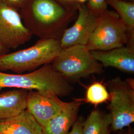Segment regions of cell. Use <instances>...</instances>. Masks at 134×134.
Returning a JSON list of instances; mask_svg holds the SVG:
<instances>
[{
	"label": "cell",
	"instance_id": "6da1fadb",
	"mask_svg": "<svg viewBox=\"0 0 134 134\" xmlns=\"http://www.w3.org/2000/svg\"><path fill=\"white\" fill-rule=\"evenodd\" d=\"M79 5L76 2L60 0H26L19 12L32 35L60 39L77 14Z\"/></svg>",
	"mask_w": 134,
	"mask_h": 134
},
{
	"label": "cell",
	"instance_id": "7a4b0ae2",
	"mask_svg": "<svg viewBox=\"0 0 134 134\" xmlns=\"http://www.w3.org/2000/svg\"><path fill=\"white\" fill-rule=\"evenodd\" d=\"M5 88L52 91L59 97L70 96L74 90L71 83L51 64L26 74H10L0 71V90Z\"/></svg>",
	"mask_w": 134,
	"mask_h": 134
},
{
	"label": "cell",
	"instance_id": "3957f363",
	"mask_svg": "<svg viewBox=\"0 0 134 134\" xmlns=\"http://www.w3.org/2000/svg\"><path fill=\"white\" fill-rule=\"evenodd\" d=\"M62 49L59 39H40L29 48L1 55L0 71H11L16 74L33 71L51 64Z\"/></svg>",
	"mask_w": 134,
	"mask_h": 134
},
{
	"label": "cell",
	"instance_id": "277c9868",
	"mask_svg": "<svg viewBox=\"0 0 134 134\" xmlns=\"http://www.w3.org/2000/svg\"><path fill=\"white\" fill-rule=\"evenodd\" d=\"M134 46V33L130 32L118 14L106 10L98 22L86 46L90 51H106L124 46Z\"/></svg>",
	"mask_w": 134,
	"mask_h": 134
},
{
	"label": "cell",
	"instance_id": "5b68a950",
	"mask_svg": "<svg viewBox=\"0 0 134 134\" xmlns=\"http://www.w3.org/2000/svg\"><path fill=\"white\" fill-rule=\"evenodd\" d=\"M51 64L71 83L93 74H100L103 67L86 45L81 44L63 49Z\"/></svg>",
	"mask_w": 134,
	"mask_h": 134
},
{
	"label": "cell",
	"instance_id": "8992f818",
	"mask_svg": "<svg viewBox=\"0 0 134 134\" xmlns=\"http://www.w3.org/2000/svg\"><path fill=\"white\" fill-rule=\"evenodd\" d=\"M132 80L123 81L119 77L107 83L109 93L108 114L114 131L128 127L134 122V87Z\"/></svg>",
	"mask_w": 134,
	"mask_h": 134
},
{
	"label": "cell",
	"instance_id": "52a82bcc",
	"mask_svg": "<svg viewBox=\"0 0 134 134\" xmlns=\"http://www.w3.org/2000/svg\"><path fill=\"white\" fill-rule=\"evenodd\" d=\"M32 36L23 22L19 10L0 1V43L9 49H16Z\"/></svg>",
	"mask_w": 134,
	"mask_h": 134
},
{
	"label": "cell",
	"instance_id": "ba28073f",
	"mask_svg": "<svg viewBox=\"0 0 134 134\" xmlns=\"http://www.w3.org/2000/svg\"><path fill=\"white\" fill-rule=\"evenodd\" d=\"M77 14L74 24L66 29L60 38L62 49L77 44L86 45L98 22L99 16L93 14L86 4H79Z\"/></svg>",
	"mask_w": 134,
	"mask_h": 134
},
{
	"label": "cell",
	"instance_id": "9c48e42d",
	"mask_svg": "<svg viewBox=\"0 0 134 134\" xmlns=\"http://www.w3.org/2000/svg\"><path fill=\"white\" fill-rule=\"evenodd\" d=\"M52 91H28L26 109L42 128L62 109L66 102Z\"/></svg>",
	"mask_w": 134,
	"mask_h": 134
},
{
	"label": "cell",
	"instance_id": "30bf717a",
	"mask_svg": "<svg viewBox=\"0 0 134 134\" xmlns=\"http://www.w3.org/2000/svg\"><path fill=\"white\" fill-rule=\"evenodd\" d=\"M103 67H113L122 72L134 74V46H121L106 51H91Z\"/></svg>",
	"mask_w": 134,
	"mask_h": 134
},
{
	"label": "cell",
	"instance_id": "8fae6325",
	"mask_svg": "<svg viewBox=\"0 0 134 134\" xmlns=\"http://www.w3.org/2000/svg\"><path fill=\"white\" fill-rule=\"evenodd\" d=\"M83 102L82 99L66 102L62 109L42 127L43 134H68L77 120Z\"/></svg>",
	"mask_w": 134,
	"mask_h": 134
},
{
	"label": "cell",
	"instance_id": "7c38bea8",
	"mask_svg": "<svg viewBox=\"0 0 134 134\" xmlns=\"http://www.w3.org/2000/svg\"><path fill=\"white\" fill-rule=\"evenodd\" d=\"M0 134H43L42 128L27 109L0 120Z\"/></svg>",
	"mask_w": 134,
	"mask_h": 134
},
{
	"label": "cell",
	"instance_id": "4fadbf2b",
	"mask_svg": "<svg viewBox=\"0 0 134 134\" xmlns=\"http://www.w3.org/2000/svg\"><path fill=\"white\" fill-rule=\"evenodd\" d=\"M28 91L13 88L0 93V120L19 115L26 109Z\"/></svg>",
	"mask_w": 134,
	"mask_h": 134
},
{
	"label": "cell",
	"instance_id": "5bb4252c",
	"mask_svg": "<svg viewBox=\"0 0 134 134\" xmlns=\"http://www.w3.org/2000/svg\"><path fill=\"white\" fill-rule=\"evenodd\" d=\"M111 119L109 114L96 109L83 121L82 134H110Z\"/></svg>",
	"mask_w": 134,
	"mask_h": 134
},
{
	"label": "cell",
	"instance_id": "9a60e30c",
	"mask_svg": "<svg viewBox=\"0 0 134 134\" xmlns=\"http://www.w3.org/2000/svg\"><path fill=\"white\" fill-rule=\"evenodd\" d=\"M106 3L115 10L116 13L124 23L130 32L134 33V2L124 0H106Z\"/></svg>",
	"mask_w": 134,
	"mask_h": 134
},
{
	"label": "cell",
	"instance_id": "2e32d148",
	"mask_svg": "<svg viewBox=\"0 0 134 134\" xmlns=\"http://www.w3.org/2000/svg\"><path fill=\"white\" fill-rule=\"evenodd\" d=\"M109 92L100 82L93 83L87 90L86 100L88 103L97 105L109 100Z\"/></svg>",
	"mask_w": 134,
	"mask_h": 134
},
{
	"label": "cell",
	"instance_id": "e0dca14e",
	"mask_svg": "<svg viewBox=\"0 0 134 134\" xmlns=\"http://www.w3.org/2000/svg\"><path fill=\"white\" fill-rule=\"evenodd\" d=\"M86 5L90 10L97 16H100L107 10L108 7L106 0H88Z\"/></svg>",
	"mask_w": 134,
	"mask_h": 134
},
{
	"label": "cell",
	"instance_id": "ac0fdd59",
	"mask_svg": "<svg viewBox=\"0 0 134 134\" xmlns=\"http://www.w3.org/2000/svg\"><path fill=\"white\" fill-rule=\"evenodd\" d=\"M83 120L82 118H80L77 119L75 123L72 125V128L68 134H82V127H83Z\"/></svg>",
	"mask_w": 134,
	"mask_h": 134
},
{
	"label": "cell",
	"instance_id": "d6986e66",
	"mask_svg": "<svg viewBox=\"0 0 134 134\" xmlns=\"http://www.w3.org/2000/svg\"><path fill=\"white\" fill-rule=\"evenodd\" d=\"M26 0H0V1L11 5L19 10Z\"/></svg>",
	"mask_w": 134,
	"mask_h": 134
},
{
	"label": "cell",
	"instance_id": "ffe728a7",
	"mask_svg": "<svg viewBox=\"0 0 134 134\" xmlns=\"http://www.w3.org/2000/svg\"><path fill=\"white\" fill-rule=\"evenodd\" d=\"M117 134H134L133 131L129 128H124L123 129L118 131Z\"/></svg>",
	"mask_w": 134,
	"mask_h": 134
},
{
	"label": "cell",
	"instance_id": "44dd1931",
	"mask_svg": "<svg viewBox=\"0 0 134 134\" xmlns=\"http://www.w3.org/2000/svg\"><path fill=\"white\" fill-rule=\"evenodd\" d=\"M8 48H6L4 45H3L1 43H0V56L6 53H8L9 51Z\"/></svg>",
	"mask_w": 134,
	"mask_h": 134
},
{
	"label": "cell",
	"instance_id": "7402d4cb",
	"mask_svg": "<svg viewBox=\"0 0 134 134\" xmlns=\"http://www.w3.org/2000/svg\"><path fill=\"white\" fill-rule=\"evenodd\" d=\"M76 2L79 4H85L88 0H75Z\"/></svg>",
	"mask_w": 134,
	"mask_h": 134
},
{
	"label": "cell",
	"instance_id": "603a6c76",
	"mask_svg": "<svg viewBox=\"0 0 134 134\" xmlns=\"http://www.w3.org/2000/svg\"><path fill=\"white\" fill-rule=\"evenodd\" d=\"M67 2H76L75 0H65Z\"/></svg>",
	"mask_w": 134,
	"mask_h": 134
},
{
	"label": "cell",
	"instance_id": "cb8c5ba5",
	"mask_svg": "<svg viewBox=\"0 0 134 134\" xmlns=\"http://www.w3.org/2000/svg\"><path fill=\"white\" fill-rule=\"evenodd\" d=\"M126 1H130V2H134V0H124Z\"/></svg>",
	"mask_w": 134,
	"mask_h": 134
},
{
	"label": "cell",
	"instance_id": "d4e9b609",
	"mask_svg": "<svg viewBox=\"0 0 134 134\" xmlns=\"http://www.w3.org/2000/svg\"><path fill=\"white\" fill-rule=\"evenodd\" d=\"M60 1H63V2H67L65 0H60Z\"/></svg>",
	"mask_w": 134,
	"mask_h": 134
}]
</instances>
